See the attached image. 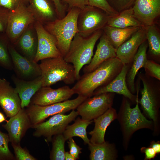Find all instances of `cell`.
I'll return each mask as SVG.
<instances>
[{"instance_id": "obj_1", "label": "cell", "mask_w": 160, "mask_h": 160, "mask_svg": "<svg viewBox=\"0 0 160 160\" xmlns=\"http://www.w3.org/2000/svg\"><path fill=\"white\" fill-rule=\"evenodd\" d=\"M123 65L116 57L109 59L94 70L80 76L72 88L78 95L91 97L96 89L113 80L121 71Z\"/></svg>"}, {"instance_id": "obj_2", "label": "cell", "mask_w": 160, "mask_h": 160, "mask_svg": "<svg viewBox=\"0 0 160 160\" xmlns=\"http://www.w3.org/2000/svg\"><path fill=\"white\" fill-rule=\"evenodd\" d=\"M116 119L120 125L122 145L125 151L127 150L131 138L136 131L143 129L153 130V121L147 119L140 109L138 96L135 106L132 108L128 99L124 96Z\"/></svg>"}, {"instance_id": "obj_3", "label": "cell", "mask_w": 160, "mask_h": 160, "mask_svg": "<svg viewBox=\"0 0 160 160\" xmlns=\"http://www.w3.org/2000/svg\"><path fill=\"white\" fill-rule=\"evenodd\" d=\"M103 33L101 29L88 36H83L79 33L74 36L68 51L63 58L66 62L73 65L76 80L79 79L83 67L90 62L95 44Z\"/></svg>"}, {"instance_id": "obj_4", "label": "cell", "mask_w": 160, "mask_h": 160, "mask_svg": "<svg viewBox=\"0 0 160 160\" xmlns=\"http://www.w3.org/2000/svg\"><path fill=\"white\" fill-rule=\"evenodd\" d=\"M81 9L76 7L69 9L64 17L43 25L55 38L57 47L63 57L68 52L74 36L78 33L77 19Z\"/></svg>"}, {"instance_id": "obj_5", "label": "cell", "mask_w": 160, "mask_h": 160, "mask_svg": "<svg viewBox=\"0 0 160 160\" xmlns=\"http://www.w3.org/2000/svg\"><path fill=\"white\" fill-rule=\"evenodd\" d=\"M42 87L50 86L59 81L65 84H73L76 80L73 65L66 62L62 56L41 60Z\"/></svg>"}, {"instance_id": "obj_6", "label": "cell", "mask_w": 160, "mask_h": 160, "mask_svg": "<svg viewBox=\"0 0 160 160\" xmlns=\"http://www.w3.org/2000/svg\"><path fill=\"white\" fill-rule=\"evenodd\" d=\"M139 78L143 83L141 91V97L138 99L144 114L153 122L154 135L159 134L160 131V89L155 83L146 74L140 73Z\"/></svg>"}, {"instance_id": "obj_7", "label": "cell", "mask_w": 160, "mask_h": 160, "mask_svg": "<svg viewBox=\"0 0 160 160\" xmlns=\"http://www.w3.org/2000/svg\"><path fill=\"white\" fill-rule=\"evenodd\" d=\"M87 98L78 95L73 99L68 100L47 105L31 104L25 110L32 126L43 122L49 116L59 113H64L75 110Z\"/></svg>"}, {"instance_id": "obj_8", "label": "cell", "mask_w": 160, "mask_h": 160, "mask_svg": "<svg viewBox=\"0 0 160 160\" xmlns=\"http://www.w3.org/2000/svg\"><path fill=\"white\" fill-rule=\"evenodd\" d=\"M109 17L103 11L89 5L81 9L77 19L78 33L87 36L103 28Z\"/></svg>"}, {"instance_id": "obj_9", "label": "cell", "mask_w": 160, "mask_h": 160, "mask_svg": "<svg viewBox=\"0 0 160 160\" xmlns=\"http://www.w3.org/2000/svg\"><path fill=\"white\" fill-rule=\"evenodd\" d=\"M28 6L21 5L10 10L5 33L13 45L31 24L35 21Z\"/></svg>"}, {"instance_id": "obj_10", "label": "cell", "mask_w": 160, "mask_h": 160, "mask_svg": "<svg viewBox=\"0 0 160 160\" xmlns=\"http://www.w3.org/2000/svg\"><path fill=\"white\" fill-rule=\"evenodd\" d=\"M78 115L77 111L73 110L68 115L59 113L52 116L47 121L31 126L35 130L33 135L44 137L47 141H50L53 136L62 134L69 124Z\"/></svg>"}, {"instance_id": "obj_11", "label": "cell", "mask_w": 160, "mask_h": 160, "mask_svg": "<svg viewBox=\"0 0 160 160\" xmlns=\"http://www.w3.org/2000/svg\"><path fill=\"white\" fill-rule=\"evenodd\" d=\"M115 93L106 92L87 98L76 108L83 119L90 121L98 117L112 107Z\"/></svg>"}, {"instance_id": "obj_12", "label": "cell", "mask_w": 160, "mask_h": 160, "mask_svg": "<svg viewBox=\"0 0 160 160\" xmlns=\"http://www.w3.org/2000/svg\"><path fill=\"white\" fill-rule=\"evenodd\" d=\"M34 25L37 35L38 46L33 61L37 63L44 59L61 56L55 37L40 22L35 21Z\"/></svg>"}, {"instance_id": "obj_13", "label": "cell", "mask_w": 160, "mask_h": 160, "mask_svg": "<svg viewBox=\"0 0 160 160\" xmlns=\"http://www.w3.org/2000/svg\"><path fill=\"white\" fill-rule=\"evenodd\" d=\"M75 92L72 88L65 86L56 89L50 86L42 87L31 99V104L49 105L68 100Z\"/></svg>"}, {"instance_id": "obj_14", "label": "cell", "mask_w": 160, "mask_h": 160, "mask_svg": "<svg viewBox=\"0 0 160 160\" xmlns=\"http://www.w3.org/2000/svg\"><path fill=\"white\" fill-rule=\"evenodd\" d=\"M31 124L25 110L21 108L15 115L10 117L3 127L7 131L10 142L20 144L27 130L31 128Z\"/></svg>"}, {"instance_id": "obj_15", "label": "cell", "mask_w": 160, "mask_h": 160, "mask_svg": "<svg viewBox=\"0 0 160 160\" xmlns=\"http://www.w3.org/2000/svg\"><path fill=\"white\" fill-rule=\"evenodd\" d=\"M129 64H124L118 75L107 84L96 89L94 92L92 96L104 93H116L122 95L133 103L136 102L138 94L136 95H133L129 89L126 82V78L129 69Z\"/></svg>"}, {"instance_id": "obj_16", "label": "cell", "mask_w": 160, "mask_h": 160, "mask_svg": "<svg viewBox=\"0 0 160 160\" xmlns=\"http://www.w3.org/2000/svg\"><path fill=\"white\" fill-rule=\"evenodd\" d=\"M147 40L146 27H141L116 50V57L123 64H129L140 45Z\"/></svg>"}, {"instance_id": "obj_17", "label": "cell", "mask_w": 160, "mask_h": 160, "mask_svg": "<svg viewBox=\"0 0 160 160\" xmlns=\"http://www.w3.org/2000/svg\"><path fill=\"white\" fill-rule=\"evenodd\" d=\"M0 105L7 117L16 114L22 108L18 94L4 78H0Z\"/></svg>"}, {"instance_id": "obj_18", "label": "cell", "mask_w": 160, "mask_h": 160, "mask_svg": "<svg viewBox=\"0 0 160 160\" xmlns=\"http://www.w3.org/2000/svg\"><path fill=\"white\" fill-rule=\"evenodd\" d=\"M132 9L135 17L145 27L154 24L160 14V0H136Z\"/></svg>"}, {"instance_id": "obj_19", "label": "cell", "mask_w": 160, "mask_h": 160, "mask_svg": "<svg viewBox=\"0 0 160 160\" xmlns=\"http://www.w3.org/2000/svg\"><path fill=\"white\" fill-rule=\"evenodd\" d=\"M8 50L15 69L20 76L29 78L41 75L39 64L19 53L10 42L8 45Z\"/></svg>"}, {"instance_id": "obj_20", "label": "cell", "mask_w": 160, "mask_h": 160, "mask_svg": "<svg viewBox=\"0 0 160 160\" xmlns=\"http://www.w3.org/2000/svg\"><path fill=\"white\" fill-rule=\"evenodd\" d=\"M13 45L22 55L29 60H34L38 46L37 35L34 23L28 27Z\"/></svg>"}, {"instance_id": "obj_21", "label": "cell", "mask_w": 160, "mask_h": 160, "mask_svg": "<svg viewBox=\"0 0 160 160\" xmlns=\"http://www.w3.org/2000/svg\"><path fill=\"white\" fill-rule=\"evenodd\" d=\"M28 7L35 21L43 25L58 19L52 0H29Z\"/></svg>"}, {"instance_id": "obj_22", "label": "cell", "mask_w": 160, "mask_h": 160, "mask_svg": "<svg viewBox=\"0 0 160 160\" xmlns=\"http://www.w3.org/2000/svg\"><path fill=\"white\" fill-rule=\"evenodd\" d=\"M100 39L94 55L90 63L83 68L84 73L94 70L106 60L116 57V50L103 33Z\"/></svg>"}, {"instance_id": "obj_23", "label": "cell", "mask_w": 160, "mask_h": 160, "mask_svg": "<svg viewBox=\"0 0 160 160\" xmlns=\"http://www.w3.org/2000/svg\"><path fill=\"white\" fill-rule=\"evenodd\" d=\"M15 86V89L21 100L22 108L28 107L31 99L35 94L42 87L41 75L30 81H26L13 76Z\"/></svg>"}, {"instance_id": "obj_24", "label": "cell", "mask_w": 160, "mask_h": 160, "mask_svg": "<svg viewBox=\"0 0 160 160\" xmlns=\"http://www.w3.org/2000/svg\"><path fill=\"white\" fill-rule=\"evenodd\" d=\"M117 117L116 110L111 107L102 115L94 119V127L92 131L88 133L91 136L90 143L100 144L104 142L107 128Z\"/></svg>"}, {"instance_id": "obj_25", "label": "cell", "mask_w": 160, "mask_h": 160, "mask_svg": "<svg viewBox=\"0 0 160 160\" xmlns=\"http://www.w3.org/2000/svg\"><path fill=\"white\" fill-rule=\"evenodd\" d=\"M148 47L147 40L140 45L133 58L131 68L127 72L126 82L129 89L132 94L136 92L135 84L136 76L140 69L144 67L148 60L146 52Z\"/></svg>"}, {"instance_id": "obj_26", "label": "cell", "mask_w": 160, "mask_h": 160, "mask_svg": "<svg viewBox=\"0 0 160 160\" xmlns=\"http://www.w3.org/2000/svg\"><path fill=\"white\" fill-rule=\"evenodd\" d=\"M140 28L139 27H131L121 28L106 25L103 28L102 30L103 33L112 45L116 50Z\"/></svg>"}, {"instance_id": "obj_27", "label": "cell", "mask_w": 160, "mask_h": 160, "mask_svg": "<svg viewBox=\"0 0 160 160\" xmlns=\"http://www.w3.org/2000/svg\"><path fill=\"white\" fill-rule=\"evenodd\" d=\"M90 152L91 160H116L118 157V151L114 143L105 141L100 144H88Z\"/></svg>"}, {"instance_id": "obj_28", "label": "cell", "mask_w": 160, "mask_h": 160, "mask_svg": "<svg viewBox=\"0 0 160 160\" xmlns=\"http://www.w3.org/2000/svg\"><path fill=\"white\" fill-rule=\"evenodd\" d=\"M107 25L121 28L144 26L135 17L132 7L122 11L115 16L109 17Z\"/></svg>"}, {"instance_id": "obj_29", "label": "cell", "mask_w": 160, "mask_h": 160, "mask_svg": "<svg viewBox=\"0 0 160 160\" xmlns=\"http://www.w3.org/2000/svg\"><path fill=\"white\" fill-rule=\"evenodd\" d=\"M93 122V120L88 121L78 117L73 124L67 126L63 135L66 140L73 137H79L83 140L85 144H88L90 142L87 136L86 129Z\"/></svg>"}, {"instance_id": "obj_30", "label": "cell", "mask_w": 160, "mask_h": 160, "mask_svg": "<svg viewBox=\"0 0 160 160\" xmlns=\"http://www.w3.org/2000/svg\"><path fill=\"white\" fill-rule=\"evenodd\" d=\"M146 37L150 53L153 56L159 57L160 55V34L154 23L146 27Z\"/></svg>"}, {"instance_id": "obj_31", "label": "cell", "mask_w": 160, "mask_h": 160, "mask_svg": "<svg viewBox=\"0 0 160 160\" xmlns=\"http://www.w3.org/2000/svg\"><path fill=\"white\" fill-rule=\"evenodd\" d=\"M10 42L5 33L0 32V66L11 70L12 68V63L8 50Z\"/></svg>"}, {"instance_id": "obj_32", "label": "cell", "mask_w": 160, "mask_h": 160, "mask_svg": "<svg viewBox=\"0 0 160 160\" xmlns=\"http://www.w3.org/2000/svg\"><path fill=\"white\" fill-rule=\"evenodd\" d=\"M52 141V148L50 154V159L64 160L65 143L66 140L63 134L54 135Z\"/></svg>"}, {"instance_id": "obj_33", "label": "cell", "mask_w": 160, "mask_h": 160, "mask_svg": "<svg viewBox=\"0 0 160 160\" xmlns=\"http://www.w3.org/2000/svg\"><path fill=\"white\" fill-rule=\"evenodd\" d=\"M9 142L8 135L0 131V160H12L14 159L9 148Z\"/></svg>"}, {"instance_id": "obj_34", "label": "cell", "mask_w": 160, "mask_h": 160, "mask_svg": "<svg viewBox=\"0 0 160 160\" xmlns=\"http://www.w3.org/2000/svg\"><path fill=\"white\" fill-rule=\"evenodd\" d=\"M88 5L96 7L104 11L110 17L119 14L110 5L107 0H88Z\"/></svg>"}, {"instance_id": "obj_35", "label": "cell", "mask_w": 160, "mask_h": 160, "mask_svg": "<svg viewBox=\"0 0 160 160\" xmlns=\"http://www.w3.org/2000/svg\"><path fill=\"white\" fill-rule=\"evenodd\" d=\"M110 5L119 13L132 7L136 0H107Z\"/></svg>"}, {"instance_id": "obj_36", "label": "cell", "mask_w": 160, "mask_h": 160, "mask_svg": "<svg viewBox=\"0 0 160 160\" xmlns=\"http://www.w3.org/2000/svg\"><path fill=\"white\" fill-rule=\"evenodd\" d=\"M148 75L160 80V65L154 61L148 60L144 67Z\"/></svg>"}, {"instance_id": "obj_37", "label": "cell", "mask_w": 160, "mask_h": 160, "mask_svg": "<svg viewBox=\"0 0 160 160\" xmlns=\"http://www.w3.org/2000/svg\"><path fill=\"white\" fill-rule=\"evenodd\" d=\"M15 157L17 160H36V159L30 154L27 150L22 148L20 144L12 143Z\"/></svg>"}, {"instance_id": "obj_38", "label": "cell", "mask_w": 160, "mask_h": 160, "mask_svg": "<svg viewBox=\"0 0 160 160\" xmlns=\"http://www.w3.org/2000/svg\"><path fill=\"white\" fill-rule=\"evenodd\" d=\"M29 0H0V5L10 10L21 5L28 6Z\"/></svg>"}, {"instance_id": "obj_39", "label": "cell", "mask_w": 160, "mask_h": 160, "mask_svg": "<svg viewBox=\"0 0 160 160\" xmlns=\"http://www.w3.org/2000/svg\"><path fill=\"white\" fill-rule=\"evenodd\" d=\"M10 10L0 5V32L5 33Z\"/></svg>"}, {"instance_id": "obj_40", "label": "cell", "mask_w": 160, "mask_h": 160, "mask_svg": "<svg viewBox=\"0 0 160 160\" xmlns=\"http://www.w3.org/2000/svg\"><path fill=\"white\" fill-rule=\"evenodd\" d=\"M61 3L66 6L69 9L73 7H77L81 9L88 5V0H60Z\"/></svg>"}, {"instance_id": "obj_41", "label": "cell", "mask_w": 160, "mask_h": 160, "mask_svg": "<svg viewBox=\"0 0 160 160\" xmlns=\"http://www.w3.org/2000/svg\"><path fill=\"white\" fill-rule=\"evenodd\" d=\"M68 142L69 149V153L73 156L76 159L79 158V154L81 153L82 148L78 145L75 142L73 138H71Z\"/></svg>"}, {"instance_id": "obj_42", "label": "cell", "mask_w": 160, "mask_h": 160, "mask_svg": "<svg viewBox=\"0 0 160 160\" xmlns=\"http://www.w3.org/2000/svg\"><path fill=\"white\" fill-rule=\"evenodd\" d=\"M55 6L57 14L59 19L64 17L68 11V7L63 4L60 0H52Z\"/></svg>"}, {"instance_id": "obj_43", "label": "cell", "mask_w": 160, "mask_h": 160, "mask_svg": "<svg viewBox=\"0 0 160 160\" xmlns=\"http://www.w3.org/2000/svg\"><path fill=\"white\" fill-rule=\"evenodd\" d=\"M141 152L145 154L144 160H150L155 158L156 155L154 150L151 147H142L140 149Z\"/></svg>"}, {"instance_id": "obj_44", "label": "cell", "mask_w": 160, "mask_h": 160, "mask_svg": "<svg viewBox=\"0 0 160 160\" xmlns=\"http://www.w3.org/2000/svg\"><path fill=\"white\" fill-rule=\"evenodd\" d=\"M149 147H151L155 151L156 154L160 153V142L158 141L155 142L153 140L151 142Z\"/></svg>"}, {"instance_id": "obj_45", "label": "cell", "mask_w": 160, "mask_h": 160, "mask_svg": "<svg viewBox=\"0 0 160 160\" xmlns=\"http://www.w3.org/2000/svg\"><path fill=\"white\" fill-rule=\"evenodd\" d=\"M65 160H76V159L68 152H65Z\"/></svg>"}, {"instance_id": "obj_46", "label": "cell", "mask_w": 160, "mask_h": 160, "mask_svg": "<svg viewBox=\"0 0 160 160\" xmlns=\"http://www.w3.org/2000/svg\"><path fill=\"white\" fill-rule=\"evenodd\" d=\"M5 120L4 114L0 112V123Z\"/></svg>"}]
</instances>
